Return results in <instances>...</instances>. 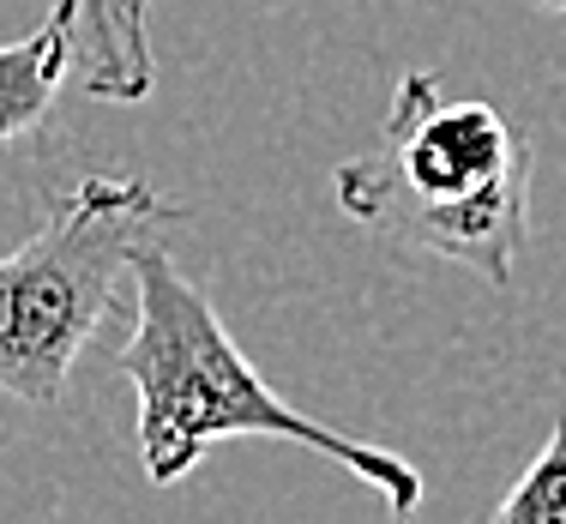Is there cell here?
I'll return each mask as SVG.
<instances>
[{
  "instance_id": "8992f818",
  "label": "cell",
  "mask_w": 566,
  "mask_h": 524,
  "mask_svg": "<svg viewBox=\"0 0 566 524\" xmlns=\"http://www.w3.org/2000/svg\"><path fill=\"white\" fill-rule=\"evenodd\" d=\"M494 524H566V416H555L548 447L531 459L512 494L494 506Z\"/></svg>"
},
{
  "instance_id": "5b68a950",
  "label": "cell",
  "mask_w": 566,
  "mask_h": 524,
  "mask_svg": "<svg viewBox=\"0 0 566 524\" xmlns=\"http://www.w3.org/2000/svg\"><path fill=\"white\" fill-rule=\"evenodd\" d=\"M66 61H73V36H66L61 7L31 36L0 43V145L31 133L36 120L55 109V91L66 85Z\"/></svg>"
},
{
  "instance_id": "3957f363",
  "label": "cell",
  "mask_w": 566,
  "mask_h": 524,
  "mask_svg": "<svg viewBox=\"0 0 566 524\" xmlns=\"http://www.w3.org/2000/svg\"><path fill=\"white\" fill-rule=\"evenodd\" d=\"M181 218L187 206L139 175H91L61 193L43 230L0 260V392L55 405L73 361L109 319L133 253Z\"/></svg>"
},
{
  "instance_id": "52a82bcc",
  "label": "cell",
  "mask_w": 566,
  "mask_h": 524,
  "mask_svg": "<svg viewBox=\"0 0 566 524\" xmlns=\"http://www.w3.org/2000/svg\"><path fill=\"white\" fill-rule=\"evenodd\" d=\"M524 7H543V12H566V0H524Z\"/></svg>"
},
{
  "instance_id": "7a4b0ae2",
  "label": "cell",
  "mask_w": 566,
  "mask_h": 524,
  "mask_svg": "<svg viewBox=\"0 0 566 524\" xmlns=\"http://www.w3.org/2000/svg\"><path fill=\"white\" fill-rule=\"evenodd\" d=\"M344 218L512 284L531 248V145L482 97H447L434 73H403L380 145L332 169Z\"/></svg>"
},
{
  "instance_id": "6da1fadb",
  "label": "cell",
  "mask_w": 566,
  "mask_h": 524,
  "mask_svg": "<svg viewBox=\"0 0 566 524\" xmlns=\"http://www.w3.org/2000/svg\"><path fill=\"white\" fill-rule=\"evenodd\" d=\"M127 277L139 290V302H133V332L115 361L133 380V398H139V459L157 489L181 482L218 440L265 434L338 459L398 518L422 506V470L410 459L368 447V440H349L338 428L302 416L295 405H283L260 380V368L235 349L223 314L206 302V290L187 284V272L169 260L164 241H145L133 253Z\"/></svg>"
},
{
  "instance_id": "277c9868",
  "label": "cell",
  "mask_w": 566,
  "mask_h": 524,
  "mask_svg": "<svg viewBox=\"0 0 566 524\" xmlns=\"http://www.w3.org/2000/svg\"><path fill=\"white\" fill-rule=\"evenodd\" d=\"M151 0H61L73 61L66 73L103 103H145L157 85L151 31H145Z\"/></svg>"
}]
</instances>
